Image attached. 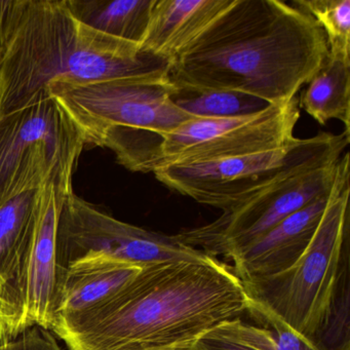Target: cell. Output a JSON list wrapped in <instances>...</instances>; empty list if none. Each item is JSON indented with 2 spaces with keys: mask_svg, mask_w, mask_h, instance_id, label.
<instances>
[{
  "mask_svg": "<svg viewBox=\"0 0 350 350\" xmlns=\"http://www.w3.org/2000/svg\"><path fill=\"white\" fill-rule=\"evenodd\" d=\"M249 303L225 262H161L52 332L68 350H172L241 319Z\"/></svg>",
  "mask_w": 350,
  "mask_h": 350,
  "instance_id": "1",
  "label": "cell"
},
{
  "mask_svg": "<svg viewBox=\"0 0 350 350\" xmlns=\"http://www.w3.org/2000/svg\"><path fill=\"white\" fill-rule=\"evenodd\" d=\"M329 55L312 17L282 0H234L172 61L170 81L288 103Z\"/></svg>",
  "mask_w": 350,
  "mask_h": 350,
  "instance_id": "2",
  "label": "cell"
},
{
  "mask_svg": "<svg viewBox=\"0 0 350 350\" xmlns=\"http://www.w3.org/2000/svg\"><path fill=\"white\" fill-rule=\"evenodd\" d=\"M172 62L77 21L64 0H0V116L56 83L170 81Z\"/></svg>",
  "mask_w": 350,
  "mask_h": 350,
  "instance_id": "3",
  "label": "cell"
},
{
  "mask_svg": "<svg viewBox=\"0 0 350 350\" xmlns=\"http://www.w3.org/2000/svg\"><path fill=\"white\" fill-rule=\"evenodd\" d=\"M300 118L297 98L253 116L196 118L165 134L139 131L120 165L138 173L192 165L282 148L296 140Z\"/></svg>",
  "mask_w": 350,
  "mask_h": 350,
  "instance_id": "4",
  "label": "cell"
},
{
  "mask_svg": "<svg viewBox=\"0 0 350 350\" xmlns=\"http://www.w3.org/2000/svg\"><path fill=\"white\" fill-rule=\"evenodd\" d=\"M349 176L334 190L314 237L298 261L282 273L243 282L250 301L309 340L325 319L344 249L350 243Z\"/></svg>",
  "mask_w": 350,
  "mask_h": 350,
  "instance_id": "5",
  "label": "cell"
},
{
  "mask_svg": "<svg viewBox=\"0 0 350 350\" xmlns=\"http://www.w3.org/2000/svg\"><path fill=\"white\" fill-rule=\"evenodd\" d=\"M349 142L348 131L340 135L321 133L311 138H296L274 150L213 163L172 165L153 174L173 191L225 212L293 176L336 163Z\"/></svg>",
  "mask_w": 350,
  "mask_h": 350,
  "instance_id": "6",
  "label": "cell"
},
{
  "mask_svg": "<svg viewBox=\"0 0 350 350\" xmlns=\"http://www.w3.org/2000/svg\"><path fill=\"white\" fill-rule=\"evenodd\" d=\"M85 142L52 97L0 116V206L50 179L72 181Z\"/></svg>",
  "mask_w": 350,
  "mask_h": 350,
  "instance_id": "7",
  "label": "cell"
},
{
  "mask_svg": "<svg viewBox=\"0 0 350 350\" xmlns=\"http://www.w3.org/2000/svg\"><path fill=\"white\" fill-rule=\"evenodd\" d=\"M349 173V153L346 152L336 163L293 176L222 212L213 222L175 237L208 257L222 256L229 260L291 215L329 194Z\"/></svg>",
  "mask_w": 350,
  "mask_h": 350,
  "instance_id": "8",
  "label": "cell"
},
{
  "mask_svg": "<svg viewBox=\"0 0 350 350\" xmlns=\"http://www.w3.org/2000/svg\"><path fill=\"white\" fill-rule=\"evenodd\" d=\"M170 81H120L89 83H56L50 97L56 100L83 134L85 145L108 129L126 128L155 134L172 132L196 120L171 100Z\"/></svg>",
  "mask_w": 350,
  "mask_h": 350,
  "instance_id": "9",
  "label": "cell"
},
{
  "mask_svg": "<svg viewBox=\"0 0 350 350\" xmlns=\"http://www.w3.org/2000/svg\"><path fill=\"white\" fill-rule=\"evenodd\" d=\"M89 256H106L142 268L161 262L212 258L184 245L175 235L118 220L71 191L63 200L57 226V282L72 262Z\"/></svg>",
  "mask_w": 350,
  "mask_h": 350,
  "instance_id": "10",
  "label": "cell"
},
{
  "mask_svg": "<svg viewBox=\"0 0 350 350\" xmlns=\"http://www.w3.org/2000/svg\"><path fill=\"white\" fill-rule=\"evenodd\" d=\"M72 181L50 179L44 185L42 206L33 237L22 268L21 297L24 329L40 327L50 332L57 295L56 239L59 214Z\"/></svg>",
  "mask_w": 350,
  "mask_h": 350,
  "instance_id": "11",
  "label": "cell"
},
{
  "mask_svg": "<svg viewBox=\"0 0 350 350\" xmlns=\"http://www.w3.org/2000/svg\"><path fill=\"white\" fill-rule=\"evenodd\" d=\"M346 174L342 179L349 176ZM338 182V184L340 183ZM334 189L288 216L255 243L231 257L241 282L270 278L292 267L314 237Z\"/></svg>",
  "mask_w": 350,
  "mask_h": 350,
  "instance_id": "12",
  "label": "cell"
},
{
  "mask_svg": "<svg viewBox=\"0 0 350 350\" xmlns=\"http://www.w3.org/2000/svg\"><path fill=\"white\" fill-rule=\"evenodd\" d=\"M234 0H157L141 50L173 61Z\"/></svg>",
  "mask_w": 350,
  "mask_h": 350,
  "instance_id": "13",
  "label": "cell"
},
{
  "mask_svg": "<svg viewBox=\"0 0 350 350\" xmlns=\"http://www.w3.org/2000/svg\"><path fill=\"white\" fill-rule=\"evenodd\" d=\"M141 270L142 267L106 256H89L72 262L57 282L52 329L113 294Z\"/></svg>",
  "mask_w": 350,
  "mask_h": 350,
  "instance_id": "14",
  "label": "cell"
},
{
  "mask_svg": "<svg viewBox=\"0 0 350 350\" xmlns=\"http://www.w3.org/2000/svg\"><path fill=\"white\" fill-rule=\"evenodd\" d=\"M157 0H64L71 15L100 33L141 48Z\"/></svg>",
  "mask_w": 350,
  "mask_h": 350,
  "instance_id": "15",
  "label": "cell"
},
{
  "mask_svg": "<svg viewBox=\"0 0 350 350\" xmlns=\"http://www.w3.org/2000/svg\"><path fill=\"white\" fill-rule=\"evenodd\" d=\"M299 100L302 108L321 126L336 120L350 126V59L327 55Z\"/></svg>",
  "mask_w": 350,
  "mask_h": 350,
  "instance_id": "16",
  "label": "cell"
},
{
  "mask_svg": "<svg viewBox=\"0 0 350 350\" xmlns=\"http://www.w3.org/2000/svg\"><path fill=\"white\" fill-rule=\"evenodd\" d=\"M172 85V102L196 118H241L259 113L271 105L259 98L239 92Z\"/></svg>",
  "mask_w": 350,
  "mask_h": 350,
  "instance_id": "17",
  "label": "cell"
},
{
  "mask_svg": "<svg viewBox=\"0 0 350 350\" xmlns=\"http://www.w3.org/2000/svg\"><path fill=\"white\" fill-rule=\"evenodd\" d=\"M350 243L342 255L333 296L323 323L310 340L319 350H350Z\"/></svg>",
  "mask_w": 350,
  "mask_h": 350,
  "instance_id": "18",
  "label": "cell"
},
{
  "mask_svg": "<svg viewBox=\"0 0 350 350\" xmlns=\"http://www.w3.org/2000/svg\"><path fill=\"white\" fill-rule=\"evenodd\" d=\"M293 3L323 29L329 55L350 59V0H294Z\"/></svg>",
  "mask_w": 350,
  "mask_h": 350,
  "instance_id": "19",
  "label": "cell"
},
{
  "mask_svg": "<svg viewBox=\"0 0 350 350\" xmlns=\"http://www.w3.org/2000/svg\"><path fill=\"white\" fill-rule=\"evenodd\" d=\"M193 345L198 350H276L265 327L249 325L241 319L221 323L198 338Z\"/></svg>",
  "mask_w": 350,
  "mask_h": 350,
  "instance_id": "20",
  "label": "cell"
},
{
  "mask_svg": "<svg viewBox=\"0 0 350 350\" xmlns=\"http://www.w3.org/2000/svg\"><path fill=\"white\" fill-rule=\"evenodd\" d=\"M247 312L269 332L276 350H319L310 340L291 329L286 323L269 311L250 301Z\"/></svg>",
  "mask_w": 350,
  "mask_h": 350,
  "instance_id": "21",
  "label": "cell"
},
{
  "mask_svg": "<svg viewBox=\"0 0 350 350\" xmlns=\"http://www.w3.org/2000/svg\"><path fill=\"white\" fill-rule=\"evenodd\" d=\"M0 350H62L54 336L40 327H33L13 341L0 344Z\"/></svg>",
  "mask_w": 350,
  "mask_h": 350,
  "instance_id": "22",
  "label": "cell"
},
{
  "mask_svg": "<svg viewBox=\"0 0 350 350\" xmlns=\"http://www.w3.org/2000/svg\"><path fill=\"white\" fill-rule=\"evenodd\" d=\"M172 350H198L194 347L193 344H188V345L180 346V347L174 348Z\"/></svg>",
  "mask_w": 350,
  "mask_h": 350,
  "instance_id": "23",
  "label": "cell"
}]
</instances>
